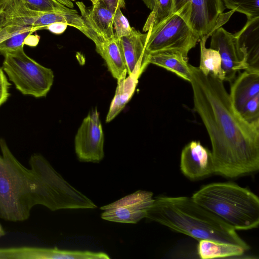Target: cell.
<instances>
[{"instance_id": "obj_5", "label": "cell", "mask_w": 259, "mask_h": 259, "mask_svg": "<svg viewBox=\"0 0 259 259\" xmlns=\"http://www.w3.org/2000/svg\"><path fill=\"white\" fill-rule=\"evenodd\" d=\"M2 69L22 94L36 98L45 97L54 81L52 70L30 58L24 48L4 56Z\"/></svg>"}, {"instance_id": "obj_4", "label": "cell", "mask_w": 259, "mask_h": 259, "mask_svg": "<svg viewBox=\"0 0 259 259\" xmlns=\"http://www.w3.org/2000/svg\"><path fill=\"white\" fill-rule=\"evenodd\" d=\"M191 198L235 230L258 226L259 199L247 188L233 183H214L202 187Z\"/></svg>"}, {"instance_id": "obj_22", "label": "cell", "mask_w": 259, "mask_h": 259, "mask_svg": "<svg viewBox=\"0 0 259 259\" xmlns=\"http://www.w3.org/2000/svg\"><path fill=\"white\" fill-rule=\"evenodd\" d=\"M225 7L245 15L247 20L259 17V0H222Z\"/></svg>"}, {"instance_id": "obj_21", "label": "cell", "mask_w": 259, "mask_h": 259, "mask_svg": "<svg viewBox=\"0 0 259 259\" xmlns=\"http://www.w3.org/2000/svg\"><path fill=\"white\" fill-rule=\"evenodd\" d=\"M151 10L143 30L147 32L172 13L173 0H142Z\"/></svg>"}, {"instance_id": "obj_23", "label": "cell", "mask_w": 259, "mask_h": 259, "mask_svg": "<svg viewBox=\"0 0 259 259\" xmlns=\"http://www.w3.org/2000/svg\"><path fill=\"white\" fill-rule=\"evenodd\" d=\"M28 9L41 12H67V8L55 0H21Z\"/></svg>"}, {"instance_id": "obj_31", "label": "cell", "mask_w": 259, "mask_h": 259, "mask_svg": "<svg viewBox=\"0 0 259 259\" xmlns=\"http://www.w3.org/2000/svg\"><path fill=\"white\" fill-rule=\"evenodd\" d=\"M28 35L24 41V45H28L30 46H35L38 44L39 40V36L37 35Z\"/></svg>"}, {"instance_id": "obj_18", "label": "cell", "mask_w": 259, "mask_h": 259, "mask_svg": "<svg viewBox=\"0 0 259 259\" xmlns=\"http://www.w3.org/2000/svg\"><path fill=\"white\" fill-rule=\"evenodd\" d=\"M138 82V78L131 75L117 81L115 95L106 116V122L112 120L124 108L132 97Z\"/></svg>"}, {"instance_id": "obj_27", "label": "cell", "mask_w": 259, "mask_h": 259, "mask_svg": "<svg viewBox=\"0 0 259 259\" xmlns=\"http://www.w3.org/2000/svg\"><path fill=\"white\" fill-rule=\"evenodd\" d=\"M33 29H37L38 30H40L38 27L32 26H22L18 25L6 26L0 28V43L16 34Z\"/></svg>"}, {"instance_id": "obj_12", "label": "cell", "mask_w": 259, "mask_h": 259, "mask_svg": "<svg viewBox=\"0 0 259 259\" xmlns=\"http://www.w3.org/2000/svg\"><path fill=\"white\" fill-rule=\"evenodd\" d=\"M180 168L186 177L193 180L214 173L211 151L199 141H191L182 151Z\"/></svg>"}, {"instance_id": "obj_32", "label": "cell", "mask_w": 259, "mask_h": 259, "mask_svg": "<svg viewBox=\"0 0 259 259\" xmlns=\"http://www.w3.org/2000/svg\"><path fill=\"white\" fill-rule=\"evenodd\" d=\"M64 6L72 9L73 8V2L75 0H55Z\"/></svg>"}, {"instance_id": "obj_13", "label": "cell", "mask_w": 259, "mask_h": 259, "mask_svg": "<svg viewBox=\"0 0 259 259\" xmlns=\"http://www.w3.org/2000/svg\"><path fill=\"white\" fill-rule=\"evenodd\" d=\"M147 33L132 27L131 33L120 38L127 68V75L139 78L148 65L145 55Z\"/></svg>"}, {"instance_id": "obj_7", "label": "cell", "mask_w": 259, "mask_h": 259, "mask_svg": "<svg viewBox=\"0 0 259 259\" xmlns=\"http://www.w3.org/2000/svg\"><path fill=\"white\" fill-rule=\"evenodd\" d=\"M225 9L222 0H173L172 13L181 16L200 39L220 27Z\"/></svg>"}, {"instance_id": "obj_26", "label": "cell", "mask_w": 259, "mask_h": 259, "mask_svg": "<svg viewBox=\"0 0 259 259\" xmlns=\"http://www.w3.org/2000/svg\"><path fill=\"white\" fill-rule=\"evenodd\" d=\"M113 29L115 30L114 35L118 38L129 35L132 32V27L130 26L127 19L122 14L120 9H118L115 11Z\"/></svg>"}, {"instance_id": "obj_6", "label": "cell", "mask_w": 259, "mask_h": 259, "mask_svg": "<svg viewBox=\"0 0 259 259\" xmlns=\"http://www.w3.org/2000/svg\"><path fill=\"white\" fill-rule=\"evenodd\" d=\"M147 33L145 49L147 60L150 54L162 51L179 52L188 59L189 51L200 39L176 13H172Z\"/></svg>"}, {"instance_id": "obj_17", "label": "cell", "mask_w": 259, "mask_h": 259, "mask_svg": "<svg viewBox=\"0 0 259 259\" xmlns=\"http://www.w3.org/2000/svg\"><path fill=\"white\" fill-rule=\"evenodd\" d=\"M147 63L153 64L175 73L177 76L189 82L191 79L190 64L188 59L177 52L162 51L150 54Z\"/></svg>"}, {"instance_id": "obj_3", "label": "cell", "mask_w": 259, "mask_h": 259, "mask_svg": "<svg viewBox=\"0 0 259 259\" xmlns=\"http://www.w3.org/2000/svg\"><path fill=\"white\" fill-rule=\"evenodd\" d=\"M146 218L199 241L211 240L238 245L246 251L250 248L234 228L191 197H156Z\"/></svg>"}, {"instance_id": "obj_20", "label": "cell", "mask_w": 259, "mask_h": 259, "mask_svg": "<svg viewBox=\"0 0 259 259\" xmlns=\"http://www.w3.org/2000/svg\"><path fill=\"white\" fill-rule=\"evenodd\" d=\"M208 37V36L206 35L200 39V59L198 68L204 74H210L224 81L225 74L222 67L221 58L219 52L206 47V42Z\"/></svg>"}, {"instance_id": "obj_28", "label": "cell", "mask_w": 259, "mask_h": 259, "mask_svg": "<svg viewBox=\"0 0 259 259\" xmlns=\"http://www.w3.org/2000/svg\"><path fill=\"white\" fill-rule=\"evenodd\" d=\"M11 84L2 68H0V106L6 102L9 96Z\"/></svg>"}, {"instance_id": "obj_38", "label": "cell", "mask_w": 259, "mask_h": 259, "mask_svg": "<svg viewBox=\"0 0 259 259\" xmlns=\"http://www.w3.org/2000/svg\"><path fill=\"white\" fill-rule=\"evenodd\" d=\"M1 68V67H0V68Z\"/></svg>"}, {"instance_id": "obj_19", "label": "cell", "mask_w": 259, "mask_h": 259, "mask_svg": "<svg viewBox=\"0 0 259 259\" xmlns=\"http://www.w3.org/2000/svg\"><path fill=\"white\" fill-rule=\"evenodd\" d=\"M245 251L238 245L211 240H200L198 245V254L202 259L237 256Z\"/></svg>"}, {"instance_id": "obj_8", "label": "cell", "mask_w": 259, "mask_h": 259, "mask_svg": "<svg viewBox=\"0 0 259 259\" xmlns=\"http://www.w3.org/2000/svg\"><path fill=\"white\" fill-rule=\"evenodd\" d=\"M153 195L150 191L138 190L102 206L101 218L112 222L136 224L146 218L154 201Z\"/></svg>"}, {"instance_id": "obj_16", "label": "cell", "mask_w": 259, "mask_h": 259, "mask_svg": "<svg viewBox=\"0 0 259 259\" xmlns=\"http://www.w3.org/2000/svg\"><path fill=\"white\" fill-rule=\"evenodd\" d=\"M97 52L105 61L112 76L117 81L126 77L127 68L120 38L114 37L96 48Z\"/></svg>"}, {"instance_id": "obj_24", "label": "cell", "mask_w": 259, "mask_h": 259, "mask_svg": "<svg viewBox=\"0 0 259 259\" xmlns=\"http://www.w3.org/2000/svg\"><path fill=\"white\" fill-rule=\"evenodd\" d=\"M37 30V29H33L22 31L3 41L0 43V54L4 56L7 53L24 48L26 38Z\"/></svg>"}, {"instance_id": "obj_15", "label": "cell", "mask_w": 259, "mask_h": 259, "mask_svg": "<svg viewBox=\"0 0 259 259\" xmlns=\"http://www.w3.org/2000/svg\"><path fill=\"white\" fill-rule=\"evenodd\" d=\"M235 35L239 48L246 55L247 68L245 70L259 71V17L247 20Z\"/></svg>"}, {"instance_id": "obj_14", "label": "cell", "mask_w": 259, "mask_h": 259, "mask_svg": "<svg viewBox=\"0 0 259 259\" xmlns=\"http://www.w3.org/2000/svg\"><path fill=\"white\" fill-rule=\"evenodd\" d=\"M229 97L238 113L250 99L259 95V71L244 70L231 83Z\"/></svg>"}, {"instance_id": "obj_25", "label": "cell", "mask_w": 259, "mask_h": 259, "mask_svg": "<svg viewBox=\"0 0 259 259\" xmlns=\"http://www.w3.org/2000/svg\"><path fill=\"white\" fill-rule=\"evenodd\" d=\"M239 114L247 122L259 125V95L248 100Z\"/></svg>"}, {"instance_id": "obj_35", "label": "cell", "mask_w": 259, "mask_h": 259, "mask_svg": "<svg viewBox=\"0 0 259 259\" xmlns=\"http://www.w3.org/2000/svg\"><path fill=\"white\" fill-rule=\"evenodd\" d=\"M6 1L7 0H0V9L3 7Z\"/></svg>"}, {"instance_id": "obj_2", "label": "cell", "mask_w": 259, "mask_h": 259, "mask_svg": "<svg viewBox=\"0 0 259 259\" xmlns=\"http://www.w3.org/2000/svg\"><path fill=\"white\" fill-rule=\"evenodd\" d=\"M0 149L1 219L25 221L37 205L51 211L90 206V199L65 181L40 154L30 156L29 169L15 157L3 138Z\"/></svg>"}, {"instance_id": "obj_34", "label": "cell", "mask_w": 259, "mask_h": 259, "mask_svg": "<svg viewBox=\"0 0 259 259\" xmlns=\"http://www.w3.org/2000/svg\"><path fill=\"white\" fill-rule=\"evenodd\" d=\"M6 232L5 230L3 228L2 225L0 224V238L2 237V236H5L6 235Z\"/></svg>"}, {"instance_id": "obj_33", "label": "cell", "mask_w": 259, "mask_h": 259, "mask_svg": "<svg viewBox=\"0 0 259 259\" xmlns=\"http://www.w3.org/2000/svg\"><path fill=\"white\" fill-rule=\"evenodd\" d=\"M5 26V13L2 8L0 9V28Z\"/></svg>"}, {"instance_id": "obj_11", "label": "cell", "mask_w": 259, "mask_h": 259, "mask_svg": "<svg viewBox=\"0 0 259 259\" xmlns=\"http://www.w3.org/2000/svg\"><path fill=\"white\" fill-rule=\"evenodd\" d=\"M81 16L87 27L86 36L100 47L105 41L114 37L113 20L115 10L108 7L101 0H98L87 8L81 2L76 3Z\"/></svg>"}, {"instance_id": "obj_1", "label": "cell", "mask_w": 259, "mask_h": 259, "mask_svg": "<svg viewBox=\"0 0 259 259\" xmlns=\"http://www.w3.org/2000/svg\"><path fill=\"white\" fill-rule=\"evenodd\" d=\"M194 110L200 117L212 146L214 173L230 178L259 169V125L234 109L223 81L190 64Z\"/></svg>"}, {"instance_id": "obj_9", "label": "cell", "mask_w": 259, "mask_h": 259, "mask_svg": "<svg viewBox=\"0 0 259 259\" xmlns=\"http://www.w3.org/2000/svg\"><path fill=\"white\" fill-rule=\"evenodd\" d=\"M104 137L96 109L84 118L74 139L76 155L80 161L98 163L104 157Z\"/></svg>"}, {"instance_id": "obj_30", "label": "cell", "mask_w": 259, "mask_h": 259, "mask_svg": "<svg viewBox=\"0 0 259 259\" xmlns=\"http://www.w3.org/2000/svg\"><path fill=\"white\" fill-rule=\"evenodd\" d=\"M67 26V25L65 24L57 23L48 26L47 29L53 33L58 34L64 32Z\"/></svg>"}, {"instance_id": "obj_37", "label": "cell", "mask_w": 259, "mask_h": 259, "mask_svg": "<svg viewBox=\"0 0 259 259\" xmlns=\"http://www.w3.org/2000/svg\"><path fill=\"white\" fill-rule=\"evenodd\" d=\"M51 259H52V250H51Z\"/></svg>"}, {"instance_id": "obj_36", "label": "cell", "mask_w": 259, "mask_h": 259, "mask_svg": "<svg viewBox=\"0 0 259 259\" xmlns=\"http://www.w3.org/2000/svg\"><path fill=\"white\" fill-rule=\"evenodd\" d=\"M92 3V5L94 4L95 3H96V2L98 0H90Z\"/></svg>"}, {"instance_id": "obj_10", "label": "cell", "mask_w": 259, "mask_h": 259, "mask_svg": "<svg viewBox=\"0 0 259 259\" xmlns=\"http://www.w3.org/2000/svg\"><path fill=\"white\" fill-rule=\"evenodd\" d=\"M210 36V48L218 51L221 56L224 81L232 83L237 72L247 68L246 55L239 48L235 34L220 27Z\"/></svg>"}, {"instance_id": "obj_29", "label": "cell", "mask_w": 259, "mask_h": 259, "mask_svg": "<svg viewBox=\"0 0 259 259\" xmlns=\"http://www.w3.org/2000/svg\"><path fill=\"white\" fill-rule=\"evenodd\" d=\"M108 7L116 10L118 9L123 8L125 7L124 0H101Z\"/></svg>"}]
</instances>
